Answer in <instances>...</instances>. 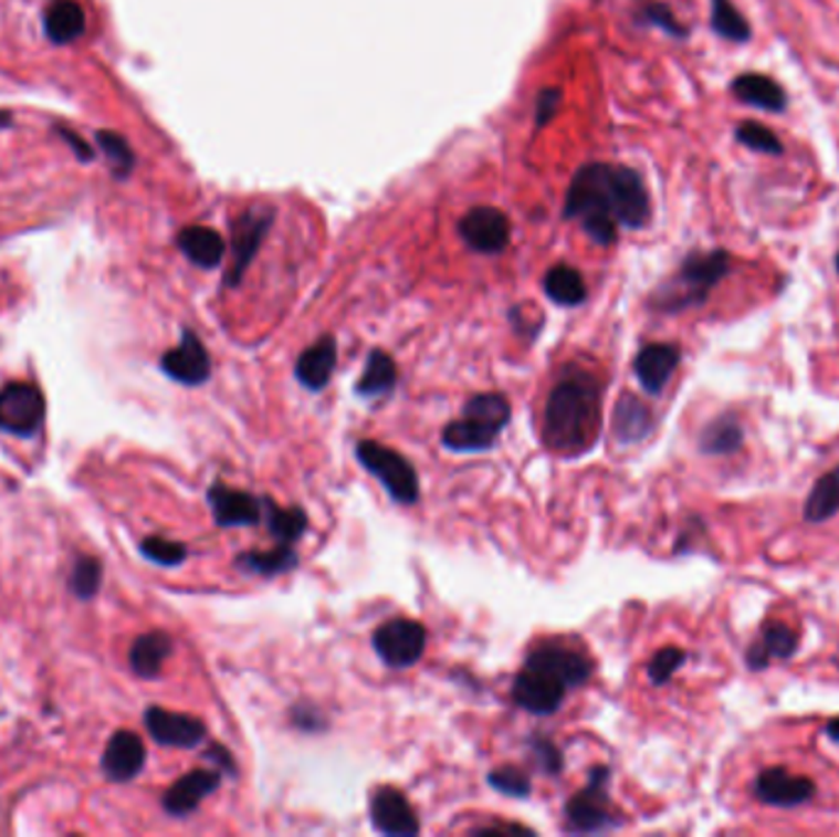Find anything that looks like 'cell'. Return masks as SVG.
<instances>
[{"instance_id": "6da1fadb", "label": "cell", "mask_w": 839, "mask_h": 837, "mask_svg": "<svg viewBox=\"0 0 839 837\" xmlns=\"http://www.w3.org/2000/svg\"><path fill=\"white\" fill-rule=\"evenodd\" d=\"M565 217L577 219L591 241L611 245L619 227L643 229L648 224L651 197L633 167L589 163L579 167L569 182Z\"/></svg>"}, {"instance_id": "7a4b0ae2", "label": "cell", "mask_w": 839, "mask_h": 837, "mask_svg": "<svg viewBox=\"0 0 839 837\" xmlns=\"http://www.w3.org/2000/svg\"><path fill=\"white\" fill-rule=\"evenodd\" d=\"M601 422V386L595 374L569 364L545 404L543 440L559 454H581L595 444Z\"/></svg>"}, {"instance_id": "3957f363", "label": "cell", "mask_w": 839, "mask_h": 837, "mask_svg": "<svg viewBox=\"0 0 839 837\" xmlns=\"http://www.w3.org/2000/svg\"><path fill=\"white\" fill-rule=\"evenodd\" d=\"M732 271V253L724 249L695 251L682 261L680 271L653 295L660 312H682L707 303V297Z\"/></svg>"}, {"instance_id": "277c9868", "label": "cell", "mask_w": 839, "mask_h": 837, "mask_svg": "<svg viewBox=\"0 0 839 837\" xmlns=\"http://www.w3.org/2000/svg\"><path fill=\"white\" fill-rule=\"evenodd\" d=\"M511 420V406L501 394H476L464 404L462 418L442 430L447 450L469 454L486 452L496 444Z\"/></svg>"}, {"instance_id": "5b68a950", "label": "cell", "mask_w": 839, "mask_h": 837, "mask_svg": "<svg viewBox=\"0 0 839 837\" xmlns=\"http://www.w3.org/2000/svg\"><path fill=\"white\" fill-rule=\"evenodd\" d=\"M356 457L368 474H374L388 496L402 506L418 504L420 499V479L416 467H412L400 452L386 448V444L374 440H361L356 444Z\"/></svg>"}, {"instance_id": "8992f818", "label": "cell", "mask_w": 839, "mask_h": 837, "mask_svg": "<svg viewBox=\"0 0 839 837\" xmlns=\"http://www.w3.org/2000/svg\"><path fill=\"white\" fill-rule=\"evenodd\" d=\"M609 766H595L587 786L577 791L565 806L567 828L573 833H604L619 828L621 820L609 801Z\"/></svg>"}, {"instance_id": "52a82bcc", "label": "cell", "mask_w": 839, "mask_h": 837, "mask_svg": "<svg viewBox=\"0 0 839 837\" xmlns=\"http://www.w3.org/2000/svg\"><path fill=\"white\" fill-rule=\"evenodd\" d=\"M44 416H48V404L38 386L13 381L0 388V432L35 438Z\"/></svg>"}, {"instance_id": "ba28073f", "label": "cell", "mask_w": 839, "mask_h": 837, "mask_svg": "<svg viewBox=\"0 0 839 837\" xmlns=\"http://www.w3.org/2000/svg\"><path fill=\"white\" fill-rule=\"evenodd\" d=\"M424 646H428V631L416 619H388L374 631V649L388 668L416 666L424 653Z\"/></svg>"}, {"instance_id": "9c48e42d", "label": "cell", "mask_w": 839, "mask_h": 837, "mask_svg": "<svg viewBox=\"0 0 839 837\" xmlns=\"http://www.w3.org/2000/svg\"><path fill=\"white\" fill-rule=\"evenodd\" d=\"M511 695L513 702L531 715H553L563 708L567 686L559 683L555 676L541 671V668L523 663V671L513 680Z\"/></svg>"}, {"instance_id": "30bf717a", "label": "cell", "mask_w": 839, "mask_h": 837, "mask_svg": "<svg viewBox=\"0 0 839 837\" xmlns=\"http://www.w3.org/2000/svg\"><path fill=\"white\" fill-rule=\"evenodd\" d=\"M273 224V211L271 209H249L243 217L237 219L233 224V241H231V268L227 273V285L237 287L241 283V278L249 271V265L253 263L255 253L261 251L263 239L268 229Z\"/></svg>"}, {"instance_id": "8fae6325", "label": "cell", "mask_w": 839, "mask_h": 837, "mask_svg": "<svg viewBox=\"0 0 839 837\" xmlns=\"http://www.w3.org/2000/svg\"><path fill=\"white\" fill-rule=\"evenodd\" d=\"M525 663L555 676L559 683L567 686V690L585 686L591 671H595L585 653L559 641H545L541 646H535V649L528 653V658H525Z\"/></svg>"}, {"instance_id": "7c38bea8", "label": "cell", "mask_w": 839, "mask_h": 837, "mask_svg": "<svg viewBox=\"0 0 839 837\" xmlns=\"http://www.w3.org/2000/svg\"><path fill=\"white\" fill-rule=\"evenodd\" d=\"M145 730L155 742L177 750H195L207 740V724L199 718L153 705L145 710Z\"/></svg>"}, {"instance_id": "4fadbf2b", "label": "cell", "mask_w": 839, "mask_h": 837, "mask_svg": "<svg viewBox=\"0 0 839 837\" xmlns=\"http://www.w3.org/2000/svg\"><path fill=\"white\" fill-rule=\"evenodd\" d=\"M460 237L469 249L494 255L511 241V221L496 207H474L460 221Z\"/></svg>"}, {"instance_id": "5bb4252c", "label": "cell", "mask_w": 839, "mask_h": 837, "mask_svg": "<svg viewBox=\"0 0 839 837\" xmlns=\"http://www.w3.org/2000/svg\"><path fill=\"white\" fill-rule=\"evenodd\" d=\"M160 368L177 384L201 386L211 376V356L197 334L192 329H185L180 344L162 354Z\"/></svg>"}, {"instance_id": "9a60e30c", "label": "cell", "mask_w": 839, "mask_h": 837, "mask_svg": "<svg viewBox=\"0 0 839 837\" xmlns=\"http://www.w3.org/2000/svg\"><path fill=\"white\" fill-rule=\"evenodd\" d=\"M371 823L380 835L412 837L420 833V820L410 801L394 786H378L371 794Z\"/></svg>"}, {"instance_id": "2e32d148", "label": "cell", "mask_w": 839, "mask_h": 837, "mask_svg": "<svg viewBox=\"0 0 839 837\" xmlns=\"http://www.w3.org/2000/svg\"><path fill=\"white\" fill-rule=\"evenodd\" d=\"M207 501L211 513H214L217 526L221 529L255 526V523L263 521V499L249 494V491L214 482L207 491Z\"/></svg>"}, {"instance_id": "e0dca14e", "label": "cell", "mask_w": 839, "mask_h": 837, "mask_svg": "<svg viewBox=\"0 0 839 837\" xmlns=\"http://www.w3.org/2000/svg\"><path fill=\"white\" fill-rule=\"evenodd\" d=\"M815 784L808 776H796L790 774L788 768L774 766L761 772L756 784H754V794L761 803L766 806H776V808H796L808 803L815 796Z\"/></svg>"}, {"instance_id": "ac0fdd59", "label": "cell", "mask_w": 839, "mask_h": 837, "mask_svg": "<svg viewBox=\"0 0 839 837\" xmlns=\"http://www.w3.org/2000/svg\"><path fill=\"white\" fill-rule=\"evenodd\" d=\"M145 758H148V752H145L140 736L130 730H118L111 734L104 756H101V772L114 784H128L143 772Z\"/></svg>"}, {"instance_id": "d6986e66", "label": "cell", "mask_w": 839, "mask_h": 837, "mask_svg": "<svg viewBox=\"0 0 839 837\" xmlns=\"http://www.w3.org/2000/svg\"><path fill=\"white\" fill-rule=\"evenodd\" d=\"M221 778L223 772H211V768H195V772L180 776L165 791V813L172 818H185L189 813H195L201 806V801L221 786Z\"/></svg>"}, {"instance_id": "ffe728a7", "label": "cell", "mask_w": 839, "mask_h": 837, "mask_svg": "<svg viewBox=\"0 0 839 837\" xmlns=\"http://www.w3.org/2000/svg\"><path fill=\"white\" fill-rule=\"evenodd\" d=\"M680 359H682V354L678 344H665V342L646 344V347L636 354L633 374L648 394L658 396V394H663L668 381L673 378Z\"/></svg>"}, {"instance_id": "44dd1931", "label": "cell", "mask_w": 839, "mask_h": 837, "mask_svg": "<svg viewBox=\"0 0 839 837\" xmlns=\"http://www.w3.org/2000/svg\"><path fill=\"white\" fill-rule=\"evenodd\" d=\"M337 339L332 334H324L312 347L300 354V359L295 364V378L305 386L307 390H322L327 388L329 378L337 368Z\"/></svg>"}, {"instance_id": "7402d4cb", "label": "cell", "mask_w": 839, "mask_h": 837, "mask_svg": "<svg viewBox=\"0 0 839 837\" xmlns=\"http://www.w3.org/2000/svg\"><path fill=\"white\" fill-rule=\"evenodd\" d=\"M732 94L740 98L742 104L768 111V114H783V111L788 108L786 88H783L774 76H768V74L746 72V74L734 76Z\"/></svg>"}, {"instance_id": "603a6c76", "label": "cell", "mask_w": 839, "mask_h": 837, "mask_svg": "<svg viewBox=\"0 0 839 837\" xmlns=\"http://www.w3.org/2000/svg\"><path fill=\"white\" fill-rule=\"evenodd\" d=\"M798 651V631L790 629L788 624L783 621H768L764 629H761L758 639L748 646L746 651V663L752 671H761L770 663V658H790Z\"/></svg>"}, {"instance_id": "cb8c5ba5", "label": "cell", "mask_w": 839, "mask_h": 837, "mask_svg": "<svg viewBox=\"0 0 839 837\" xmlns=\"http://www.w3.org/2000/svg\"><path fill=\"white\" fill-rule=\"evenodd\" d=\"M172 649H175L172 636L165 631H148L138 636V639L133 641L130 653H128L133 673L145 680L158 678L165 661L172 656Z\"/></svg>"}, {"instance_id": "d4e9b609", "label": "cell", "mask_w": 839, "mask_h": 837, "mask_svg": "<svg viewBox=\"0 0 839 837\" xmlns=\"http://www.w3.org/2000/svg\"><path fill=\"white\" fill-rule=\"evenodd\" d=\"M86 32V13L76 0H52L44 10V35L54 44H72Z\"/></svg>"}, {"instance_id": "484cf974", "label": "cell", "mask_w": 839, "mask_h": 837, "mask_svg": "<svg viewBox=\"0 0 839 837\" xmlns=\"http://www.w3.org/2000/svg\"><path fill=\"white\" fill-rule=\"evenodd\" d=\"M177 245L187 255L189 261L199 268H217L223 261L227 253V243H223L221 233L209 227H187L177 237Z\"/></svg>"}, {"instance_id": "4316f807", "label": "cell", "mask_w": 839, "mask_h": 837, "mask_svg": "<svg viewBox=\"0 0 839 837\" xmlns=\"http://www.w3.org/2000/svg\"><path fill=\"white\" fill-rule=\"evenodd\" d=\"M651 430H653V416L643 400L629 394L621 396L617 410H613V435H617L619 442L623 444L641 442Z\"/></svg>"}, {"instance_id": "83f0119b", "label": "cell", "mask_w": 839, "mask_h": 837, "mask_svg": "<svg viewBox=\"0 0 839 837\" xmlns=\"http://www.w3.org/2000/svg\"><path fill=\"white\" fill-rule=\"evenodd\" d=\"M300 563V555L293 545L277 543L273 551H249L237 557V567L249 575H263L275 577L295 571Z\"/></svg>"}, {"instance_id": "f1b7e54d", "label": "cell", "mask_w": 839, "mask_h": 837, "mask_svg": "<svg viewBox=\"0 0 839 837\" xmlns=\"http://www.w3.org/2000/svg\"><path fill=\"white\" fill-rule=\"evenodd\" d=\"M398 384V366L394 362V356L374 349L368 354L366 368L359 381H356V394L364 398H380L390 394Z\"/></svg>"}, {"instance_id": "f546056e", "label": "cell", "mask_w": 839, "mask_h": 837, "mask_svg": "<svg viewBox=\"0 0 839 837\" xmlns=\"http://www.w3.org/2000/svg\"><path fill=\"white\" fill-rule=\"evenodd\" d=\"M545 295L563 307H577L587 300V283L577 268L559 263L545 273Z\"/></svg>"}, {"instance_id": "4dcf8cb0", "label": "cell", "mask_w": 839, "mask_h": 837, "mask_svg": "<svg viewBox=\"0 0 839 837\" xmlns=\"http://www.w3.org/2000/svg\"><path fill=\"white\" fill-rule=\"evenodd\" d=\"M263 523L277 543L295 545L307 533V513L300 506L280 509L273 499H263Z\"/></svg>"}, {"instance_id": "1f68e13d", "label": "cell", "mask_w": 839, "mask_h": 837, "mask_svg": "<svg viewBox=\"0 0 839 837\" xmlns=\"http://www.w3.org/2000/svg\"><path fill=\"white\" fill-rule=\"evenodd\" d=\"M742 444H744V430L740 426V420L730 416V412L707 422L700 435V450L704 454H732L736 450H742Z\"/></svg>"}, {"instance_id": "d6a6232c", "label": "cell", "mask_w": 839, "mask_h": 837, "mask_svg": "<svg viewBox=\"0 0 839 837\" xmlns=\"http://www.w3.org/2000/svg\"><path fill=\"white\" fill-rule=\"evenodd\" d=\"M839 511V464L832 472L822 474L815 482L808 501H805V521L825 523Z\"/></svg>"}, {"instance_id": "836d02e7", "label": "cell", "mask_w": 839, "mask_h": 837, "mask_svg": "<svg viewBox=\"0 0 839 837\" xmlns=\"http://www.w3.org/2000/svg\"><path fill=\"white\" fill-rule=\"evenodd\" d=\"M710 25L722 40H730L736 44L752 40V25H748V20L740 13V8H736L732 0H712Z\"/></svg>"}, {"instance_id": "e575fe53", "label": "cell", "mask_w": 839, "mask_h": 837, "mask_svg": "<svg viewBox=\"0 0 839 837\" xmlns=\"http://www.w3.org/2000/svg\"><path fill=\"white\" fill-rule=\"evenodd\" d=\"M101 579H104V565H101L98 557L82 555V557H76L74 565H72V573H70V579H66V587H70V593L76 599L92 601L98 595Z\"/></svg>"}, {"instance_id": "d590c367", "label": "cell", "mask_w": 839, "mask_h": 837, "mask_svg": "<svg viewBox=\"0 0 839 837\" xmlns=\"http://www.w3.org/2000/svg\"><path fill=\"white\" fill-rule=\"evenodd\" d=\"M633 20L639 22V25L663 30L665 35L675 38V40L688 38V28L682 25V22L675 18L673 8L663 3V0H641L639 8H636V13H633Z\"/></svg>"}, {"instance_id": "8d00e7d4", "label": "cell", "mask_w": 839, "mask_h": 837, "mask_svg": "<svg viewBox=\"0 0 839 837\" xmlns=\"http://www.w3.org/2000/svg\"><path fill=\"white\" fill-rule=\"evenodd\" d=\"M96 143H98V148L104 150L111 167H114V175L118 177V180H126V177L133 172V167H136V153L130 150L128 140L116 130H98Z\"/></svg>"}, {"instance_id": "74e56055", "label": "cell", "mask_w": 839, "mask_h": 837, "mask_svg": "<svg viewBox=\"0 0 839 837\" xmlns=\"http://www.w3.org/2000/svg\"><path fill=\"white\" fill-rule=\"evenodd\" d=\"M734 138L740 140L744 148L754 150V153L774 155V158L783 155V143L778 140L776 133L758 121H742L734 130Z\"/></svg>"}, {"instance_id": "f35d334b", "label": "cell", "mask_w": 839, "mask_h": 837, "mask_svg": "<svg viewBox=\"0 0 839 837\" xmlns=\"http://www.w3.org/2000/svg\"><path fill=\"white\" fill-rule=\"evenodd\" d=\"M140 555L148 557L155 565L175 567L187 561V548L182 543L162 538V535H148V538L140 543Z\"/></svg>"}, {"instance_id": "ab89813d", "label": "cell", "mask_w": 839, "mask_h": 837, "mask_svg": "<svg viewBox=\"0 0 839 837\" xmlns=\"http://www.w3.org/2000/svg\"><path fill=\"white\" fill-rule=\"evenodd\" d=\"M489 786L496 788L499 794L511 798L531 796V778L525 776L516 766H499L489 774Z\"/></svg>"}, {"instance_id": "60d3db41", "label": "cell", "mask_w": 839, "mask_h": 837, "mask_svg": "<svg viewBox=\"0 0 839 837\" xmlns=\"http://www.w3.org/2000/svg\"><path fill=\"white\" fill-rule=\"evenodd\" d=\"M685 651L678 649V646H665V649H660L653 658L651 663H648V678H651L653 686H665L670 678L675 676L678 668L685 663Z\"/></svg>"}, {"instance_id": "b9f144b4", "label": "cell", "mask_w": 839, "mask_h": 837, "mask_svg": "<svg viewBox=\"0 0 839 837\" xmlns=\"http://www.w3.org/2000/svg\"><path fill=\"white\" fill-rule=\"evenodd\" d=\"M531 750H533L535 764H538V768H541L543 774L555 776V774L563 772V752H559L553 742L533 740L531 742Z\"/></svg>"}, {"instance_id": "7bdbcfd3", "label": "cell", "mask_w": 839, "mask_h": 837, "mask_svg": "<svg viewBox=\"0 0 839 837\" xmlns=\"http://www.w3.org/2000/svg\"><path fill=\"white\" fill-rule=\"evenodd\" d=\"M559 98H563V92L559 88H543L535 98V126L543 128L550 123L559 108Z\"/></svg>"}, {"instance_id": "ee69618b", "label": "cell", "mask_w": 839, "mask_h": 837, "mask_svg": "<svg viewBox=\"0 0 839 837\" xmlns=\"http://www.w3.org/2000/svg\"><path fill=\"white\" fill-rule=\"evenodd\" d=\"M54 130H57V136L66 145H70L72 153L76 155V160H82V163H92L94 160V148L80 136V133L72 130V128H66V126H57Z\"/></svg>"}, {"instance_id": "f6af8a7d", "label": "cell", "mask_w": 839, "mask_h": 837, "mask_svg": "<svg viewBox=\"0 0 839 837\" xmlns=\"http://www.w3.org/2000/svg\"><path fill=\"white\" fill-rule=\"evenodd\" d=\"M204 758H209V762L219 764V766H221V772H227L229 776H237V774H239V768H237V764H233V756H231V752L227 750V746H221V744H209V750H207Z\"/></svg>"}, {"instance_id": "bcb514c9", "label": "cell", "mask_w": 839, "mask_h": 837, "mask_svg": "<svg viewBox=\"0 0 839 837\" xmlns=\"http://www.w3.org/2000/svg\"><path fill=\"white\" fill-rule=\"evenodd\" d=\"M825 732H827V736H830V740H832V742H837V744H839V718H837V720H832V722H827Z\"/></svg>"}, {"instance_id": "7dc6e473", "label": "cell", "mask_w": 839, "mask_h": 837, "mask_svg": "<svg viewBox=\"0 0 839 837\" xmlns=\"http://www.w3.org/2000/svg\"><path fill=\"white\" fill-rule=\"evenodd\" d=\"M10 126H13V114H10V111H3V108H0V130H3V128H10Z\"/></svg>"}, {"instance_id": "c3c4849f", "label": "cell", "mask_w": 839, "mask_h": 837, "mask_svg": "<svg viewBox=\"0 0 839 837\" xmlns=\"http://www.w3.org/2000/svg\"><path fill=\"white\" fill-rule=\"evenodd\" d=\"M835 268H837V273H839V253H837V259H835Z\"/></svg>"}]
</instances>
